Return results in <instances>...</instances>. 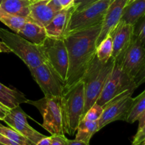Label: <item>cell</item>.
Instances as JSON below:
<instances>
[{
    "label": "cell",
    "mask_w": 145,
    "mask_h": 145,
    "mask_svg": "<svg viewBox=\"0 0 145 145\" xmlns=\"http://www.w3.org/2000/svg\"><path fill=\"white\" fill-rule=\"evenodd\" d=\"M35 145H51V137H44L40 140Z\"/></svg>",
    "instance_id": "cell-35"
},
{
    "label": "cell",
    "mask_w": 145,
    "mask_h": 145,
    "mask_svg": "<svg viewBox=\"0 0 145 145\" xmlns=\"http://www.w3.org/2000/svg\"><path fill=\"white\" fill-rule=\"evenodd\" d=\"M84 86L80 81L69 89L64 91L60 99L65 133L74 135L84 118Z\"/></svg>",
    "instance_id": "cell-3"
},
{
    "label": "cell",
    "mask_w": 145,
    "mask_h": 145,
    "mask_svg": "<svg viewBox=\"0 0 145 145\" xmlns=\"http://www.w3.org/2000/svg\"><path fill=\"white\" fill-rule=\"evenodd\" d=\"M34 80L46 98H61L65 91V83L48 62L29 69Z\"/></svg>",
    "instance_id": "cell-8"
},
{
    "label": "cell",
    "mask_w": 145,
    "mask_h": 145,
    "mask_svg": "<svg viewBox=\"0 0 145 145\" xmlns=\"http://www.w3.org/2000/svg\"><path fill=\"white\" fill-rule=\"evenodd\" d=\"M139 24L138 27L135 26V35L137 37L145 48V17L139 21L135 25Z\"/></svg>",
    "instance_id": "cell-27"
},
{
    "label": "cell",
    "mask_w": 145,
    "mask_h": 145,
    "mask_svg": "<svg viewBox=\"0 0 145 145\" xmlns=\"http://www.w3.org/2000/svg\"><path fill=\"white\" fill-rule=\"evenodd\" d=\"M11 52L9 48L1 40H0V53L1 52H5V53H8V52Z\"/></svg>",
    "instance_id": "cell-37"
},
{
    "label": "cell",
    "mask_w": 145,
    "mask_h": 145,
    "mask_svg": "<svg viewBox=\"0 0 145 145\" xmlns=\"http://www.w3.org/2000/svg\"><path fill=\"white\" fill-rule=\"evenodd\" d=\"M42 48L47 62L65 83L69 67V56L65 40L48 38Z\"/></svg>",
    "instance_id": "cell-10"
},
{
    "label": "cell",
    "mask_w": 145,
    "mask_h": 145,
    "mask_svg": "<svg viewBox=\"0 0 145 145\" xmlns=\"http://www.w3.org/2000/svg\"><path fill=\"white\" fill-rule=\"evenodd\" d=\"M27 101L28 99L21 91L0 83V102L8 108L11 109Z\"/></svg>",
    "instance_id": "cell-19"
},
{
    "label": "cell",
    "mask_w": 145,
    "mask_h": 145,
    "mask_svg": "<svg viewBox=\"0 0 145 145\" xmlns=\"http://www.w3.org/2000/svg\"><path fill=\"white\" fill-rule=\"evenodd\" d=\"M28 116L24 111L21 106H18L10 109L3 121L5 122L8 127L14 129L23 136L28 138L33 143L36 144L40 140L45 137L44 135L33 128L28 123Z\"/></svg>",
    "instance_id": "cell-12"
},
{
    "label": "cell",
    "mask_w": 145,
    "mask_h": 145,
    "mask_svg": "<svg viewBox=\"0 0 145 145\" xmlns=\"http://www.w3.org/2000/svg\"><path fill=\"white\" fill-rule=\"evenodd\" d=\"M1 1H2V0H0V4H1Z\"/></svg>",
    "instance_id": "cell-41"
},
{
    "label": "cell",
    "mask_w": 145,
    "mask_h": 145,
    "mask_svg": "<svg viewBox=\"0 0 145 145\" xmlns=\"http://www.w3.org/2000/svg\"><path fill=\"white\" fill-rule=\"evenodd\" d=\"M10 111V108L0 102V120H4Z\"/></svg>",
    "instance_id": "cell-32"
},
{
    "label": "cell",
    "mask_w": 145,
    "mask_h": 145,
    "mask_svg": "<svg viewBox=\"0 0 145 145\" xmlns=\"http://www.w3.org/2000/svg\"><path fill=\"white\" fill-rule=\"evenodd\" d=\"M137 88L135 82L122 69L120 64L116 61L114 67L106 80L103 91L96 103L104 106L108 102L123 92Z\"/></svg>",
    "instance_id": "cell-7"
},
{
    "label": "cell",
    "mask_w": 145,
    "mask_h": 145,
    "mask_svg": "<svg viewBox=\"0 0 145 145\" xmlns=\"http://www.w3.org/2000/svg\"><path fill=\"white\" fill-rule=\"evenodd\" d=\"M143 92H145V90H144V91H143Z\"/></svg>",
    "instance_id": "cell-43"
},
{
    "label": "cell",
    "mask_w": 145,
    "mask_h": 145,
    "mask_svg": "<svg viewBox=\"0 0 145 145\" xmlns=\"http://www.w3.org/2000/svg\"><path fill=\"white\" fill-rule=\"evenodd\" d=\"M0 38L11 52L25 64L28 69L47 62L42 46L32 43L18 34L0 28Z\"/></svg>",
    "instance_id": "cell-4"
},
{
    "label": "cell",
    "mask_w": 145,
    "mask_h": 145,
    "mask_svg": "<svg viewBox=\"0 0 145 145\" xmlns=\"http://www.w3.org/2000/svg\"><path fill=\"white\" fill-rule=\"evenodd\" d=\"M32 0H2L0 7L11 15L30 16V6Z\"/></svg>",
    "instance_id": "cell-20"
},
{
    "label": "cell",
    "mask_w": 145,
    "mask_h": 145,
    "mask_svg": "<svg viewBox=\"0 0 145 145\" xmlns=\"http://www.w3.org/2000/svg\"><path fill=\"white\" fill-rule=\"evenodd\" d=\"M76 9L74 6L63 8L55 15L47 26L45 27L48 38L53 39H64L67 28L73 11Z\"/></svg>",
    "instance_id": "cell-15"
},
{
    "label": "cell",
    "mask_w": 145,
    "mask_h": 145,
    "mask_svg": "<svg viewBox=\"0 0 145 145\" xmlns=\"http://www.w3.org/2000/svg\"><path fill=\"white\" fill-rule=\"evenodd\" d=\"M129 0H113L108 7L101 25L100 33L96 41V45L108 35L110 31L121 20L123 11Z\"/></svg>",
    "instance_id": "cell-14"
},
{
    "label": "cell",
    "mask_w": 145,
    "mask_h": 145,
    "mask_svg": "<svg viewBox=\"0 0 145 145\" xmlns=\"http://www.w3.org/2000/svg\"><path fill=\"white\" fill-rule=\"evenodd\" d=\"M110 33L113 37L112 57L116 60H119L134 38L135 25L120 20Z\"/></svg>",
    "instance_id": "cell-13"
},
{
    "label": "cell",
    "mask_w": 145,
    "mask_h": 145,
    "mask_svg": "<svg viewBox=\"0 0 145 145\" xmlns=\"http://www.w3.org/2000/svg\"><path fill=\"white\" fill-rule=\"evenodd\" d=\"M0 145H5V144H2V143L0 142Z\"/></svg>",
    "instance_id": "cell-40"
},
{
    "label": "cell",
    "mask_w": 145,
    "mask_h": 145,
    "mask_svg": "<svg viewBox=\"0 0 145 145\" xmlns=\"http://www.w3.org/2000/svg\"><path fill=\"white\" fill-rule=\"evenodd\" d=\"M145 140V125L140 130H137V133L133 137L132 145H139Z\"/></svg>",
    "instance_id": "cell-28"
},
{
    "label": "cell",
    "mask_w": 145,
    "mask_h": 145,
    "mask_svg": "<svg viewBox=\"0 0 145 145\" xmlns=\"http://www.w3.org/2000/svg\"><path fill=\"white\" fill-rule=\"evenodd\" d=\"M99 130V120L89 121L82 119L76 130V140L90 142L91 137Z\"/></svg>",
    "instance_id": "cell-21"
},
{
    "label": "cell",
    "mask_w": 145,
    "mask_h": 145,
    "mask_svg": "<svg viewBox=\"0 0 145 145\" xmlns=\"http://www.w3.org/2000/svg\"><path fill=\"white\" fill-rule=\"evenodd\" d=\"M124 72L135 81L145 62V48L135 35L131 43L119 60Z\"/></svg>",
    "instance_id": "cell-11"
},
{
    "label": "cell",
    "mask_w": 145,
    "mask_h": 145,
    "mask_svg": "<svg viewBox=\"0 0 145 145\" xmlns=\"http://www.w3.org/2000/svg\"><path fill=\"white\" fill-rule=\"evenodd\" d=\"M139 145H141V144H139Z\"/></svg>",
    "instance_id": "cell-44"
},
{
    "label": "cell",
    "mask_w": 145,
    "mask_h": 145,
    "mask_svg": "<svg viewBox=\"0 0 145 145\" xmlns=\"http://www.w3.org/2000/svg\"><path fill=\"white\" fill-rule=\"evenodd\" d=\"M103 111V107L98 104L97 103H94L88 111L84 116L83 119L89 121H98L100 118Z\"/></svg>",
    "instance_id": "cell-26"
},
{
    "label": "cell",
    "mask_w": 145,
    "mask_h": 145,
    "mask_svg": "<svg viewBox=\"0 0 145 145\" xmlns=\"http://www.w3.org/2000/svg\"><path fill=\"white\" fill-rule=\"evenodd\" d=\"M137 121H138L139 123L138 129H137V130H140V129H141L142 127L145 125V110L142 113L141 115H140V116L139 117Z\"/></svg>",
    "instance_id": "cell-36"
},
{
    "label": "cell",
    "mask_w": 145,
    "mask_h": 145,
    "mask_svg": "<svg viewBox=\"0 0 145 145\" xmlns=\"http://www.w3.org/2000/svg\"><path fill=\"white\" fill-rule=\"evenodd\" d=\"M97 1L99 0H74V6L76 7L75 10H80Z\"/></svg>",
    "instance_id": "cell-30"
},
{
    "label": "cell",
    "mask_w": 145,
    "mask_h": 145,
    "mask_svg": "<svg viewBox=\"0 0 145 145\" xmlns=\"http://www.w3.org/2000/svg\"><path fill=\"white\" fill-rule=\"evenodd\" d=\"M58 1L63 9V8H69V7L74 6V0H58Z\"/></svg>",
    "instance_id": "cell-33"
},
{
    "label": "cell",
    "mask_w": 145,
    "mask_h": 145,
    "mask_svg": "<svg viewBox=\"0 0 145 145\" xmlns=\"http://www.w3.org/2000/svg\"><path fill=\"white\" fill-rule=\"evenodd\" d=\"M61 98H46L38 101L28 100L27 103L33 105L42 116V126L51 135H65L63 118L60 106Z\"/></svg>",
    "instance_id": "cell-6"
},
{
    "label": "cell",
    "mask_w": 145,
    "mask_h": 145,
    "mask_svg": "<svg viewBox=\"0 0 145 145\" xmlns=\"http://www.w3.org/2000/svg\"><path fill=\"white\" fill-rule=\"evenodd\" d=\"M102 24L76 31L64 38L69 56V67L65 90L82 81L85 72L96 55V41Z\"/></svg>",
    "instance_id": "cell-1"
},
{
    "label": "cell",
    "mask_w": 145,
    "mask_h": 145,
    "mask_svg": "<svg viewBox=\"0 0 145 145\" xmlns=\"http://www.w3.org/2000/svg\"><path fill=\"white\" fill-rule=\"evenodd\" d=\"M90 142H86L81 141L78 140H67V145H90Z\"/></svg>",
    "instance_id": "cell-34"
},
{
    "label": "cell",
    "mask_w": 145,
    "mask_h": 145,
    "mask_svg": "<svg viewBox=\"0 0 145 145\" xmlns=\"http://www.w3.org/2000/svg\"><path fill=\"white\" fill-rule=\"evenodd\" d=\"M0 134L20 145H35V143L31 142L14 129L11 128L10 127H5L1 124H0Z\"/></svg>",
    "instance_id": "cell-25"
},
{
    "label": "cell",
    "mask_w": 145,
    "mask_h": 145,
    "mask_svg": "<svg viewBox=\"0 0 145 145\" xmlns=\"http://www.w3.org/2000/svg\"><path fill=\"white\" fill-rule=\"evenodd\" d=\"M145 17V0H135L124 8L121 20L135 25Z\"/></svg>",
    "instance_id": "cell-18"
},
{
    "label": "cell",
    "mask_w": 145,
    "mask_h": 145,
    "mask_svg": "<svg viewBox=\"0 0 145 145\" xmlns=\"http://www.w3.org/2000/svg\"><path fill=\"white\" fill-rule=\"evenodd\" d=\"M116 59L112 57L108 62L103 63L94 57L82 81L84 86V114L96 103L108 77L114 67Z\"/></svg>",
    "instance_id": "cell-2"
},
{
    "label": "cell",
    "mask_w": 145,
    "mask_h": 145,
    "mask_svg": "<svg viewBox=\"0 0 145 145\" xmlns=\"http://www.w3.org/2000/svg\"><path fill=\"white\" fill-rule=\"evenodd\" d=\"M32 20L30 17H21L11 15L0 7V21L10 28L13 32L18 33L25 22Z\"/></svg>",
    "instance_id": "cell-22"
},
{
    "label": "cell",
    "mask_w": 145,
    "mask_h": 145,
    "mask_svg": "<svg viewBox=\"0 0 145 145\" xmlns=\"http://www.w3.org/2000/svg\"><path fill=\"white\" fill-rule=\"evenodd\" d=\"M113 0H99L72 14L65 36L76 31L102 24L108 7Z\"/></svg>",
    "instance_id": "cell-5"
},
{
    "label": "cell",
    "mask_w": 145,
    "mask_h": 145,
    "mask_svg": "<svg viewBox=\"0 0 145 145\" xmlns=\"http://www.w3.org/2000/svg\"><path fill=\"white\" fill-rule=\"evenodd\" d=\"M135 82L137 87L140 86L141 84H142L145 83V62L142 68L141 71L139 72L137 76L135 79Z\"/></svg>",
    "instance_id": "cell-31"
},
{
    "label": "cell",
    "mask_w": 145,
    "mask_h": 145,
    "mask_svg": "<svg viewBox=\"0 0 145 145\" xmlns=\"http://www.w3.org/2000/svg\"><path fill=\"white\" fill-rule=\"evenodd\" d=\"M51 145H67V138L65 135H51Z\"/></svg>",
    "instance_id": "cell-29"
},
{
    "label": "cell",
    "mask_w": 145,
    "mask_h": 145,
    "mask_svg": "<svg viewBox=\"0 0 145 145\" xmlns=\"http://www.w3.org/2000/svg\"><path fill=\"white\" fill-rule=\"evenodd\" d=\"M48 1L32 0L30 6V18L42 27L50 24L59 11L54 10Z\"/></svg>",
    "instance_id": "cell-16"
},
{
    "label": "cell",
    "mask_w": 145,
    "mask_h": 145,
    "mask_svg": "<svg viewBox=\"0 0 145 145\" xmlns=\"http://www.w3.org/2000/svg\"><path fill=\"white\" fill-rule=\"evenodd\" d=\"M141 144V145H145V140H144V141H143L142 142L141 144Z\"/></svg>",
    "instance_id": "cell-39"
},
{
    "label": "cell",
    "mask_w": 145,
    "mask_h": 145,
    "mask_svg": "<svg viewBox=\"0 0 145 145\" xmlns=\"http://www.w3.org/2000/svg\"><path fill=\"white\" fill-rule=\"evenodd\" d=\"M135 90L130 89L108 102L103 106V111L99 120V130L118 120L126 121L134 103L132 95Z\"/></svg>",
    "instance_id": "cell-9"
},
{
    "label": "cell",
    "mask_w": 145,
    "mask_h": 145,
    "mask_svg": "<svg viewBox=\"0 0 145 145\" xmlns=\"http://www.w3.org/2000/svg\"><path fill=\"white\" fill-rule=\"evenodd\" d=\"M145 110V92H142L137 97L134 98V103L127 116L126 122L133 124L137 121L140 115Z\"/></svg>",
    "instance_id": "cell-24"
},
{
    "label": "cell",
    "mask_w": 145,
    "mask_h": 145,
    "mask_svg": "<svg viewBox=\"0 0 145 145\" xmlns=\"http://www.w3.org/2000/svg\"><path fill=\"white\" fill-rule=\"evenodd\" d=\"M113 54V37L109 33L96 48V57L103 63L108 62Z\"/></svg>",
    "instance_id": "cell-23"
},
{
    "label": "cell",
    "mask_w": 145,
    "mask_h": 145,
    "mask_svg": "<svg viewBox=\"0 0 145 145\" xmlns=\"http://www.w3.org/2000/svg\"><path fill=\"white\" fill-rule=\"evenodd\" d=\"M135 0H129V1H128V3H127V4H130V3H132L133 2V1H134Z\"/></svg>",
    "instance_id": "cell-38"
},
{
    "label": "cell",
    "mask_w": 145,
    "mask_h": 145,
    "mask_svg": "<svg viewBox=\"0 0 145 145\" xmlns=\"http://www.w3.org/2000/svg\"><path fill=\"white\" fill-rule=\"evenodd\" d=\"M40 1H48V0H40Z\"/></svg>",
    "instance_id": "cell-42"
},
{
    "label": "cell",
    "mask_w": 145,
    "mask_h": 145,
    "mask_svg": "<svg viewBox=\"0 0 145 145\" xmlns=\"http://www.w3.org/2000/svg\"><path fill=\"white\" fill-rule=\"evenodd\" d=\"M17 34L39 46H42L48 38L45 27H42L33 20L25 22Z\"/></svg>",
    "instance_id": "cell-17"
}]
</instances>
